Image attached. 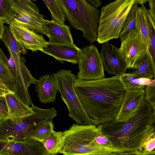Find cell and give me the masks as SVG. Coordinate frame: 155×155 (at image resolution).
Wrapping results in <instances>:
<instances>
[{
    "label": "cell",
    "instance_id": "obj_39",
    "mask_svg": "<svg viewBox=\"0 0 155 155\" xmlns=\"http://www.w3.org/2000/svg\"><path fill=\"white\" fill-rule=\"evenodd\" d=\"M135 3L141 5L144 4L148 1V0H134Z\"/></svg>",
    "mask_w": 155,
    "mask_h": 155
},
{
    "label": "cell",
    "instance_id": "obj_12",
    "mask_svg": "<svg viewBox=\"0 0 155 155\" xmlns=\"http://www.w3.org/2000/svg\"><path fill=\"white\" fill-rule=\"evenodd\" d=\"M105 70L110 75L125 73L127 68L118 51V48L108 42L102 44L100 53Z\"/></svg>",
    "mask_w": 155,
    "mask_h": 155
},
{
    "label": "cell",
    "instance_id": "obj_16",
    "mask_svg": "<svg viewBox=\"0 0 155 155\" xmlns=\"http://www.w3.org/2000/svg\"><path fill=\"white\" fill-rule=\"evenodd\" d=\"M14 14L10 19L13 21L25 26L36 33L45 35L43 25L46 20L44 17H38L16 4L12 5Z\"/></svg>",
    "mask_w": 155,
    "mask_h": 155
},
{
    "label": "cell",
    "instance_id": "obj_20",
    "mask_svg": "<svg viewBox=\"0 0 155 155\" xmlns=\"http://www.w3.org/2000/svg\"><path fill=\"white\" fill-rule=\"evenodd\" d=\"M0 88L14 93L17 91L16 79L10 69L7 57L0 48Z\"/></svg>",
    "mask_w": 155,
    "mask_h": 155
},
{
    "label": "cell",
    "instance_id": "obj_17",
    "mask_svg": "<svg viewBox=\"0 0 155 155\" xmlns=\"http://www.w3.org/2000/svg\"><path fill=\"white\" fill-rule=\"evenodd\" d=\"M10 58L8 62L10 69L17 81V91L15 93L24 104L30 106L32 104L31 98L26 87L21 73L18 63V59L21 55L10 50H8Z\"/></svg>",
    "mask_w": 155,
    "mask_h": 155
},
{
    "label": "cell",
    "instance_id": "obj_27",
    "mask_svg": "<svg viewBox=\"0 0 155 155\" xmlns=\"http://www.w3.org/2000/svg\"><path fill=\"white\" fill-rule=\"evenodd\" d=\"M143 10L148 27L149 38V50L153 60L155 59V23L148 11L146 7L144 5H141Z\"/></svg>",
    "mask_w": 155,
    "mask_h": 155
},
{
    "label": "cell",
    "instance_id": "obj_18",
    "mask_svg": "<svg viewBox=\"0 0 155 155\" xmlns=\"http://www.w3.org/2000/svg\"><path fill=\"white\" fill-rule=\"evenodd\" d=\"M36 91L41 102L43 104L54 102L58 90L53 75L46 74L37 80Z\"/></svg>",
    "mask_w": 155,
    "mask_h": 155
},
{
    "label": "cell",
    "instance_id": "obj_23",
    "mask_svg": "<svg viewBox=\"0 0 155 155\" xmlns=\"http://www.w3.org/2000/svg\"><path fill=\"white\" fill-rule=\"evenodd\" d=\"M62 132L53 130L42 143L46 155H55L59 153L61 146Z\"/></svg>",
    "mask_w": 155,
    "mask_h": 155
},
{
    "label": "cell",
    "instance_id": "obj_5",
    "mask_svg": "<svg viewBox=\"0 0 155 155\" xmlns=\"http://www.w3.org/2000/svg\"><path fill=\"white\" fill-rule=\"evenodd\" d=\"M135 3L134 0H115L101 8L97 40L99 44L119 38L128 14Z\"/></svg>",
    "mask_w": 155,
    "mask_h": 155
},
{
    "label": "cell",
    "instance_id": "obj_8",
    "mask_svg": "<svg viewBox=\"0 0 155 155\" xmlns=\"http://www.w3.org/2000/svg\"><path fill=\"white\" fill-rule=\"evenodd\" d=\"M78 63L79 71L77 77L78 78L93 80L105 76L100 53L95 45L91 44L81 50Z\"/></svg>",
    "mask_w": 155,
    "mask_h": 155
},
{
    "label": "cell",
    "instance_id": "obj_28",
    "mask_svg": "<svg viewBox=\"0 0 155 155\" xmlns=\"http://www.w3.org/2000/svg\"><path fill=\"white\" fill-rule=\"evenodd\" d=\"M52 120H47L41 124L33 132L31 138L42 143L54 130Z\"/></svg>",
    "mask_w": 155,
    "mask_h": 155
},
{
    "label": "cell",
    "instance_id": "obj_38",
    "mask_svg": "<svg viewBox=\"0 0 155 155\" xmlns=\"http://www.w3.org/2000/svg\"><path fill=\"white\" fill-rule=\"evenodd\" d=\"M5 23V22L0 19V39L2 38L3 33L4 26V24Z\"/></svg>",
    "mask_w": 155,
    "mask_h": 155
},
{
    "label": "cell",
    "instance_id": "obj_34",
    "mask_svg": "<svg viewBox=\"0 0 155 155\" xmlns=\"http://www.w3.org/2000/svg\"><path fill=\"white\" fill-rule=\"evenodd\" d=\"M144 99L155 110V86H147L144 87Z\"/></svg>",
    "mask_w": 155,
    "mask_h": 155
},
{
    "label": "cell",
    "instance_id": "obj_11",
    "mask_svg": "<svg viewBox=\"0 0 155 155\" xmlns=\"http://www.w3.org/2000/svg\"><path fill=\"white\" fill-rule=\"evenodd\" d=\"M9 26L16 40L27 50L41 51L48 43L42 35L13 21Z\"/></svg>",
    "mask_w": 155,
    "mask_h": 155
},
{
    "label": "cell",
    "instance_id": "obj_19",
    "mask_svg": "<svg viewBox=\"0 0 155 155\" xmlns=\"http://www.w3.org/2000/svg\"><path fill=\"white\" fill-rule=\"evenodd\" d=\"M5 97L8 109V118L13 119H18L34 113L31 107L24 104L15 93H6Z\"/></svg>",
    "mask_w": 155,
    "mask_h": 155
},
{
    "label": "cell",
    "instance_id": "obj_15",
    "mask_svg": "<svg viewBox=\"0 0 155 155\" xmlns=\"http://www.w3.org/2000/svg\"><path fill=\"white\" fill-rule=\"evenodd\" d=\"M45 35L51 44L74 43L69 26L61 24L54 20H46L43 24Z\"/></svg>",
    "mask_w": 155,
    "mask_h": 155
},
{
    "label": "cell",
    "instance_id": "obj_13",
    "mask_svg": "<svg viewBox=\"0 0 155 155\" xmlns=\"http://www.w3.org/2000/svg\"><path fill=\"white\" fill-rule=\"evenodd\" d=\"M81 50L74 43L60 44L48 42L41 51L53 57L61 63L66 61L76 64Z\"/></svg>",
    "mask_w": 155,
    "mask_h": 155
},
{
    "label": "cell",
    "instance_id": "obj_42",
    "mask_svg": "<svg viewBox=\"0 0 155 155\" xmlns=\"http://www.w3.org/2000/svg\"><path fill=\"white\" fill-rule=\"evenodd\" d=\"M5 118L4 117L0 114V120Z\"/></svg>",
    "mask_w": 155,
    "mask_h": 155
},
{
    "label": "cell",
    "instance_id": "obj_6",
    "mask_svg": "<svg viewBox=\"0 0 155 155\" xmlns=\"http://www.w3.org/2000/svg\"><path fill=\"white\" fill-rule=\"evenodd\" d=\"M53 75L58 91L68 109V116L77 124H92L77 96L74 84L75 75L71 70L60 69Z\"/></svg>",
    "mask_w": 155,
    "mask_h": 155
},
{
    "label": "cell",
    "instance_id": "obj_32",
    "mask_svg": "<svg viewBox=\"0 0 155 155\" xmlns=\"http://www.w3.org/2000/svg\"><path fill=\"white\" fill-rule=\"evenodd\" d=\"M18 63L22 78L25 85L28 89L31 84H35L37 80L32 75L21 56L19 58Z\"/></svg>",
    "mask_w": 155,
    "mask_h": 155
},
{
    "label": "cell",
    "instance_id": "obj_10",
    "mask_svg": "<svg viewBox=\"0 0 155 155\" xmlns=\"http://www.w3.org/2000/svg\"><path fill=\"white\" fill-rule=\"evenodd\" d=\"M46 155L42 143L32 138L22 140H0V155Z\"/></svg>",
    "mask_w": 155,
    "mask_h": 155
},
{
    "label": "cell",
    "instance_id": "obj_14",
    "mask_svg": "<svg viewBox=\"0 0 155 155\" xmlns=\"http://www.w3.org/2000/svg\"><path fill=\"white\" fill-rule=\"evenodd\" d=\"M144 93V88L125 90L116 119L119 120L124 118L139 108L145 101Z\"/></svg>",
    "mask_w": 155,
    "mask_h": 155
},
{
    "label": "cell",
    "instance_id": "obj_41",
    "mask_svg": "<svg viewBox=\"0 0 155 155\" xmlns=\"http://www.w3.org/2000/svg\"><path fill=\"white\" fill-rule=\"evenodd\" d=\"M11 2L12 5L19 2V0H9Z\"/></svg>",
    "mask_w": 155,
    "mask_h": 155
},
{
    "label": "cell",
    "instance_id": "obj_21",
    "mask_svg": "<svg viewBox=\"0 0 155 155\" xmlns=\"http://www.w3.org/2000/svg\"><path fill=\"white\" fill-rule=\"evenodd\" d=\"M119 79L125 90L144 88L147 86H155L154 79L139 78L136 74L132 72L120 75Z\"/></svg>",
    "mask_w": 155,
    "mask_h": 155
},
{
    "label": "cell",
    "instance_id": "obj_30",
    "mask_svg": "<svg viewBox=\"0 0 155 155\" xmlns=\"http://www.w3.org/2000/svg\"><path fill=\"white\" fill-rule=\"evenodd\" d=\"M14 11L9 0H0V19L9 25Z\"/></svg>",
    "mask_w": 155,
    "mask_h": 155
},
{
    "label": "cell",
    "instance_id": "obj_37",
    "mask_svg": "<svg viewBox=\"0 0 155 155\" xmlns=\"http://www.w3.org/2000/svg\"><path fill=\"white\" fill-rule=\"evenodd\" d=\"M90 4L97 8L98 7L101 5L102 2L101 0H86Z\"/></svg>",
    "mask_w": 155,
    "mask_h": 155
},
{
    "label": "cell",
    "instance_id": "obj_35",
    "mask_svg": "<svg viewBox=\"0 0 155 155\" xmlns=\"http://www.w3.org/2000/svg\"><path fill=\"white\" fill-rule=\"evenodd\" d=\"M0 114L5 118L8 117V109L5 96H0Z\"/></svg>",
    "mask_w": 155,
    "mask_h": 155
},
{
    "label": "cell",
    "instance_id": "obj_44",
    "mask_svg": "<svg viewBox=\"0 0 155 155\" xmlns=\"http://www.w3.org/2000/svg\"></svg>",
    "mask_w": 155,
    "mask_h": 155
},
{
    "label": "cell",
    "instance_id": "obj_7",
    "mask_svg": "<svg viewBox=\"0 0 155 155\" xmlns=\"http://www.w3.org/2000/svg\"><path fill=\"white\" fill-rule=\"evenodd\" d=\"M97 130V126L93 124H73L62 132L59 153L64 155H92V141Z\"/></svg>",
    "mask_w": 155,
    "mask_h": 155
},
{
    "label": "cell",
    "instance_id": "obj_36",
    "mask_svg": "<svg viewBox=\"0 0 155 155\" xmlns=\"http://www.w3.org/2000/svg\"><path fill=\"white\" fill-rule=\"evenodd\" d=\"M149 8L148 11L150 15L155 21V0H148Z\"/></svg>",
    "mask_w": 155,
    "mask_h": 155
},
{
    "label": "cell",
    "instance_id": "obj_2",
    "mask_svg": "<svg viewBox=\"0 0 155 155\" xmlns=\"http://www.w3.org/2000/svg\"><path fill=\"white\" fill-rule=\"evenodd\" d=\"M155 110L145 101L141 106L127 117L116 119L97 126L115 147L130 155H139L144 141L155 132Z\"/></svg>",
    "mask_w": 155,
    "mask_h": 155
},
{
    "label": "cell",
    "instance_id": "obj_31",
    "mask_svg": "<svg viewBox=\"0 0 155 155\" xmlns=\"http://www.w3.org/2000/svg\"><path fill=\"white\" fill-rule=\"evenodd\" d=\"M155 132L152 133L142 144L139 155H153L155 153Z\"/></svg>",
    "mask_w": 155,
    "mask_h": 155
},
{
    "label": "cell",
    "instance_id": "obj_25",
    "mask_svg": "<svg viewBox=\"0 0 155 155\" xmlns=\"http://www.w3.org/2000/svg\"><path fill=\"white\" fill-rule=\"evenodd\" d=\"M137 4L135 3L132 6L125 21L119 38L121 41L126 38L133 30L136 29V21Z\"/></svg>",
    "mask_w": 155,
    "mask_h": 155
},
{
    "label": "cell",
    "instance_id": "obj_40",
    "mask_svg": "<svg viewBox=\"0 0 155 155\" xmlns=\"http://www.w3.org/2000/svg\"><path fill=\"white\" fill-rule=\"evenodd\" d=\"M10 92L0 88V96H4L6 93Z\"/></svg>",
    "mask_w": 155,
    "mask_h": 155
},
{
    "label": "cell",
    "instance_id": "obj_9",
    "mask_svg": "<svg viewBox=\"0 0 155 155\" xmlns=\"http://www.w3.org/2000/svg\"><path fill=\"white\" fill-rule=\"evenodd\" d=\"M118 51L127 69L135 70L147 53L144 43L136 29L121 41Z\"/></svg>",
    "mask_w": 155,
    "mask_h": 155
},
{
    "label": "cell",
    "instance_id": "obj_4",
    "mask_svg": "<svg viewBox=\"0 0 155 155\" xmlns=\"http://www.w3.org/2000/svg\"><path fill=\"white\" fill-rule=\"evenodd\" d=\"M31 108L34 113L17 119L4 118L0 122V140H22L31 138L35 130L43 123L53 120L57 115L54 107L42 109L33 104Z\"/></svg>",
    "mask_w": 155,
    "mask_h": 155
},
{
    "label": "cell",
    "instance_id": "obj_43",
    "mask_svg": "<svg viewBox=\"0 0 155 155\" xmlns=\"http://www.w3.org/2000/svg\"><path fill=\"white\" fill-rule=\"evenodd\" d=\"M32 1H35L36 0H32Z\"/></svg>",
    "mask_w": 155,
    "mask_h": 155
},
{
    "label": "cell",
    "instance_id": "obj_24",
    "mask_svg": "<svg viewBox=\"0 0 155 155\" xmlns=\"http://www.w3.org/2000/svg\"><path fill=\"white\" fill-rule=\"evenodd\" d=\"M0 39L8 50H10L20 55L21 54H27V50L16 40L9 26H4V31Z\"/></svg>",
    "mask_w": 155,
    "mask_h": 155
},
{
    "label": "cell",
    "instance_id": "obj_26",
    "mask_svg": "<svg viewBox=\"0 0 155 155\" xmlns=\"http://www.w3.org/2000/svg\"><path fill=\"white\" fill-rule=\"evenodd\" d=\"M132 72L136 74L139 78H154L155 71L153 69L149 55L147 53L137 68Z\"/></svg>",
    "mask_w": 155,
    "mask_h": 155
},
{
    "label": "cell",
    "instance_id": "obj_22",
    "mask_svg": "<svg viewBox=\"0 0 155 155\" xmlns=\"http://www.w3.org/2000/svg\"><path fill=\"white\" fill-rule=\"evenodd\" d=\"M136 28L144 43L147 53L150 56L152 63H154L155 61L151 55L149 50V38L148 27L144 11L141 7H138L137 9Z\"/></svg>",
    "mask_w": 155,
    "mask_h": 155
},
{
    "label": "cell",
    "instance_id": "obj_1",
    "mask_svg": "<svg viewBox=\"0 0 155 155\" xmlns=\"http://www.w3.org/2000/svg\"><path fill=\"white\" fill-rule=\"evenodd\" d=\"M74 84L92 124L97 126L116 119L125 92L119 75L93 80L76 78Z\"/></svg>",
    "mask_w": 155,
    "mask_h": 155
},
{
    "label": "cell",
    "instance_id": "obj_29",
    "mask_svg": "<svg viewBox=\"0 0 155 155\" xmlns=\"http://www.w3.org/2000/svg\"><path fill=\"white\" fill-rule=\"evenodd\" d=\"M50 12L52 19L61 24H64L65 18L56 0H42Z\"/></svg>",
    "mask_w": 155,
    "mask_h": 155
},
{
    "label": "cell",
    "instance_id": "obj_33",
    "mask_svg": "<svg viewBox=\"0 0 155 155\" xmlns=\"http://www.w3.org/2000/svg\"><path fill=\"white\" fill-rule=\"evenodd\" d=\"M92 142L96 144L102 146L111 147H115L108 137L97 128Z\"/></svg>",
    "mask_w": 155,
    "mask_h": 155
},
{
    "label": "cell",
    "instance_id": "obj_3",
    "mask_svg": "<svg viewBox=\"0 0 155 155\" xmlns=\"http://www.w3.org/2000/svg\"><path fill=\"white\" fill-rule=\"evenodd\" d=\"M56 1L70 25L81 30L91 44L96 41L100 11L86 0Z\"/></svg>",
    "mask_w": 155,
    "mask_h": 155
}]
</instances>
